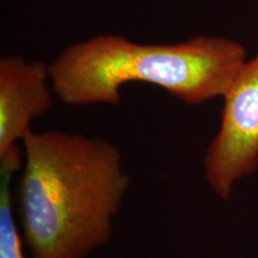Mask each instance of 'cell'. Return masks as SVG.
<instances>
[{
    "label": "cell",
    "instance_id": "obj_2",
    "mask_svg": "<svg viewBox=\"0 0 258 258\" xmlns=\"http://www.w3.org/2000/svg\"><path fill=\"white\" fill-rule=\"evenodd\" d=\"M247 60L239 42L194 36L177 43H139L97 35L73 43L49 63L55 95L69 105L121 103V89L141 82L190 105L222 97Z\"/></svg>",
    "mask_w": 258,
    "mask_h": 258
},
{
    "label": "cell",
    "instance_id": "obj_3",
    "mask_svg": "<svg viewBox=\"0 0 258 258\" xmlns=\"http://www.w3.org/2000/svg\"><path fill=\"white\" fill-rule=\"evenodd\" d=\"M222 98L220 128L203 169L213 191L227 201L234 183L258 167V54L245 61Z\"/></svg>",
    "mask_w": 258,
    "mask_h": 258
},
{
    "label": "cell",
    "instance_id": "obj_1",
    "mask_svg": "<svg viewBox=\"0 0 258 258\" xmlns=\"http://www.w3.org/2000/svg\"><path fill=\"white\" fill-rule=\"evenodd\" d=\"M18 201L31 258H88L111 239L131 184L122 154L102 138L31 131Z\"/></svg>",
    "mask_w": 258,
    "mask_h": 258
},
{
    "label": "cell",
    "instance_id": "obj_5",
    "mask_svg": "<svg viewBox=\"0 0 258 258\" xmlns=\"http://www.w3.org/2000/svg\"><path fill=\"white\" fill-rule=\"evenodd\" d=\"M23 163L21 148L0 159V258H27L14 215L11 184Z\"/></svg>",
    "mask_w": 258,
    "mask_h": 258
},
{
    "label": "cell",
    "instance_id": "obj_4",
    "mask_svg": "<svg viewBox=\"0 0 258 258\" xmlns=\"http://www.w3.org/2000/svg\"><path fill=\"white\" fill-rule=\"evenodd\" d=\"M49 64L18 55L0 59V159L19 150L31 122L54 104Z\"/></svg>",
    "mask_w": 258,
    "mask_h": 258
}]
</instances>
